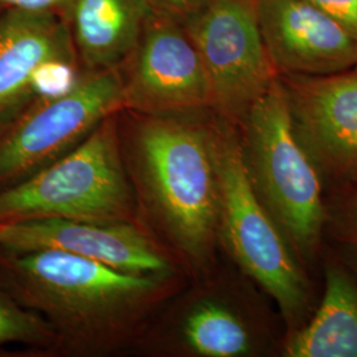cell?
<instances>
[{
	"instance_id": "cell-1",
	"label": "cell",
	"mask_w": 357,
	"mask_h": 357,
	"mask_svg": "<svg viewBox=\"0 0 357 357\" xmlns=\"http://www.w3.org/2000/svg\"><path fill=\"white\" fill-rule=\"evenodd\" d=\"M213 153L218 241L281 314L284 335L298 331L317 307L314 284L291 245L259 202L243 163L238 128L216 113Z\"/></svg>"
},
{
	"instance_id": "cell-2",
	"label": "cell",
	"mask_w": 357,
	"mask_h": 357,
	"mask_svg": "<svg viewBox=\"0 0 357 357\" xmlns=\"http://www.w3.org/2000/svg\"><path fill=\"white\" fill-rule=\"evenodd\" d=\"M243 163L259 202L307 271L321 259L328 204L318 169L294 134L280 78L237 123Z\"/></svg>"
},
{
	"instance_id": "cell-3",
	"label": "cell",
	"mask_w": 357,
	"mask_h": 357,
	"mask_svg": "<svg viewBox=\"0 0 357 357\" xmlns=\"http://www.w3.org/2000/svg\"><path fill=\"white\" fill-rule=\"evenodd\" d=\"M188 115H151L139 130V149L147 185L167 228L192 265L203 268L218 240L213 119Z\"/></svg>"
},
{
	"instance_id": "cell-4",
	"label": "cell",
	"mask_w": 357,
	"mask_h": 357,
	"mask_svg": "<svg viewBox=\"0 0 357 357\" xmlns=\"http://www.w3.org/2000/svg\"><path fill=\"white\" fill-rule=\"evenodd\" d=\"M110 116L63 159L0 191V222L45 217L122 221L130 192Z\"/></svg>"
},
{
	"instance_id": "cell-5",
	"label": "cell",
	"mask_w": 357,
	"mask_h": 357,
	"mask_svg": "<svg viewBox=\"0 0 357 357\" xmlns=\"http://www.w3.org/2000/svg\"><path fill=\"white\" fill-rule=\"evenodd\" d=\"M122 106L116 68L90 70L63 94L35 98L0 125V191L51 165Z\"/></svg>"
},
{
	"instance_id": "cell-6",
	"label": "cell",
	"mask_w": 357,
	"mask_h": 357,
	"mask_svg": "<svg viewBox=\"0 0 357 357\" xmlns=\"http://www.w3.org/2000/svg\"><path fill=\"white\" fill-rule=\"evenodd\" d=\"M212 89V110L238 123L278 78L257 15V0H208L181 22Z\"/></svg>"
},
{
	"instance_id": "cell-7",
	"label": "cell",
	"mask_w": 357,
	"mask_h": 357,
	"mask_svg": "<svg viewBox=\"0 0 357 357\" xmlns=\"http://www.w3.org/2000/svg\"><path fill=\"white\" fill-rule=\"evenodd\" d=\"M0 268L24 302L76 320L112 317L155 289L153 277L60 250L0 255Z\"/></svg>"
},
{
	"instance_id": "cell-8",
	"label": "cell",
	"mask_w": 357,
	"mask_h": 357,
	"mask_svg": "<svg viewBox=\"0 0 357 357\" xmlns=\"http://www.w3.org/2000/svg\"><path fill=\"white\" fill-rule=\"evenodd\" d=\"M294 134L323 184L342 190L357 180V73L280 75Z\"/></svg>"
},
{
	"instance_id": "cell-9",
	"label": "cell",
	"mask_w": 357,
	"mask_h": 357,
	"mask_svg": "<svg viewBox=\"0 0 357 357\" xmlns=\"http://www.w3.org/2000/svg\"><path fill=\"white\" fill-rule=\"evenodd\" d=\"M131 56L132 66L123 79V106L150 115L212 109L204 64L178 19L155 11Z\"/></svg>"
},
{
	"instance_id": "cell-10",
	"label": "cell",
	"mask_w": 357,
	"mask_h": 357,
	"mask_svg": "<svg viewBox=\"0 0 357 357\" xmlns=\"http://www.w3.org/2000/svg\"><path fill=\"white\" fill-rule=\"evenodd\" d=\"M0 248L11 253L60 250L147 277L169 270L168 262L141 231L121 221L89 222L45 217L0 222Z\"/></svg>"
},
{
	"instance_id": "cell-11",
	"label": "cell",
	"mask_w": 357,
	"mask_h": 357,
	"mask_svg": "<svg viewBox=\"0 0 357 357\" xmlns=\"http://www.w3.org/2000/svg\"><path fill=\"white\" fill-rule=\"evenodd\" d=\"M268 57L280 75L327 76L357 66V40L307 0H257Z\"/></svg>"
},
{
	"instance_id": "cell-12",
	"label": "cell",
	"mask_w": 357,
	"mask_h": 357,
	"mask_svg": "<svg viewBox=\"0 0 357 357\" xmlns=\"http://www.w3.org/2000/svg\"><path fill=\"white\" fill-rule=\"evenodd\" d=\"M64 17L6 8L0 13V125L32 98L38 70L53 61H76Z\"/></svg>"
},
{
	"instance_id": "cell-13",
	"label": "cell",
	"mask_w": 357,
	"mask_h": 357,
	"mask_svg": "<svg viewBox=\"0 0 357 357\" xmlns=\"http://www.w3.org/2000/svg\"><path fill=\"white\" fill-rule=\"evenodd\" d=\"M284 333L278 310H246L220 294L197 298L181 326L187 349L203 357L281 356Z\"/></svg>"
},
{
	"instance_id": "cell-14",
	"label": "cell",
	"mask_w": 357,
	"mask_h": 357,
	"mask_svg": "<svg viewBox=\"0 0 357 357\" xmlns=\"http://www.w3.org/2000/svg\"><path fill=\"white\" fill-rule=\"evenodd\" d=\"M320 262L323 296L310 319L284 335L282 357H357V257L324 246Z\"/></svg>"
},
{
	"instance_id": "cell-15",
	"label": "cell",
	"mask_w": 357,
	"mask_h": 357,
	"mask_svg": "<svg viewBox=\"0 0 357 357\" xmlns=\"http://www.w3.org/2000/svg\"><path fill=\"white\" fill-rule=\"evenodd\" d=\"M153 13L150 0H70L64 20L77 57L97 70L131 56Z\"/></svg>"
},
{
	"instance_id": "cell-16",
	"label": "cell",
	"mask_w": 357,
	"mask_h": 357,
	"mask_svg": "<svg viewBox=\"0 0 357 357\" xmlns=\"http://www.w3.org/2000/svg\"><path fill=\"white\" fill-rule=\"evenodd\" d=\"M48 326L33 312L26 311L8 294L0 290V345L48 342Z\"/></svg>"
},
{
	"instance_id": "cell-17",
	"label": "cell",
	"mask_w": 357,
	"mask_h": 357,
	"mask_svg": "<svg viewBox=\"0 0 357 357\" xmlns=\"http://www.w3.org/2000/svg\"><path fill=\"white\" fill-rule=\"evenodd\" d=\"M327 231L357 257V180L345 188L337 204H328Z\"/></svg>"
},
{
	"instance_id": "cell-18",
	"label": "cell",
	"mask_w": 357,
	"mask_h": 357,
	"mask_svg": "<svg viewBox=\"0 0 357 357\" xmlns=\"http://www.w3.org/2000/svg\"><path fill=\"white\" fill-rule=\"evenodd\" d=\"M357 40V0H307Z\"/></svg>"
},
{
	"instance_id": "cell-19",
	"label": "cell",
	"mask_w": 357,
	"mask_h": 357,
	"mask_svg": "<svg viewBox=\"0 0 357 357\" xmlns=\"http://www.w3.org/2000/svg\"><path fill=\"white\" fill-rule=\"evenodd\" d=\"M156 13H165L183 22L202 8L208 0H150Z\"/></svg>"
},
{
	"instance_id": "cell-20",
	"label": "cell",
	"mask_w": 357,
	"mask_h": 357,
	"mask_svg": "<svg viewBox=\"0 0 357 357\" xmlns=\"http://www.w3.org/2000/svg\"><path fill=\"white\" fill-rule=\"evenodd\" d=\"M70 0H0V7L26 10V11H40V13H54L64 17L65 11Z\"/></svg>"
},
{
	"instance_id": "cell-21",
	"label": "cell",
	"mask_w": 357,
	"mask_h": 357,
	"mask_svg": "<svg viewBox=\"0 0 357 357\" xmlns=\"http://www.w3.org/2000/svg\"><path fill=\"white\" fill-rule=\"evenodd\" d=\"M352 70H354V72H356V73H357V66H356V68H355V69H352Z\"/></svg>"
},
{
	"instance_id": "cell-22",
	"label": "cell",
	"mask_w": 357,
	"mask_h": 357,
	"mask_svg": "<svg viewBox=\"0 0 357 357\" xmlns=\"http://www.w3.org/2000/svg\"><path fill=\"white\" fill-rule=\"evenodd\" d=\"M1 11H3V8H1V7H0V13H1Z\"/></svg>"
}]
</instances>
